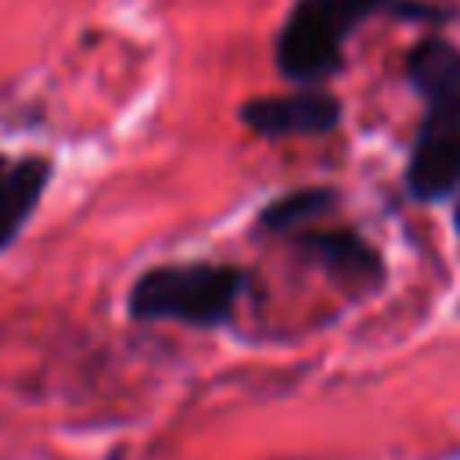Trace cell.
Listing matches in <instances>:
<instances>
[{"mask_svg":"<svg viewBox=\"0 0 460 460\" xmlns=\"http://www.w3.org/2000/svg\"><path fill=\"white\" fill-rule=\"evenodd\" d=\"M244 273L226 262H169L144 270L126 298L133 320H176L187 327H219L234 316Z\"/></svg>","mask_w":460,"mask_h":460,"instance_id":"6da1fadb","label":"cell"},{"mask_svg":"<svg viewBox=\"0 0 460 460\" xmlns=\"http://www.w3.org/2000/svg\"><path fill=\"white\" fill-rule=\"evenodd\" d=\"M406 79L424 108L460 104V47L446 36H424L406 54Z\"/></svg>","mask_w":460,"mask_h":460,"instance_id":"52a82bcc","label":"cell"},{"mask_svg":"<svg viewBox=\"0 0 460 460\" xmlns=\"http://www.w3.org/2000/svg\"><path fill=\"white\" fill-rule=\"evenodd\" d=\"M406 190L424 205L446 201L460 190V104L424 108L406 162Z\"/></svg>","mask_w":460,"mask_h":460,"instance_id":"3957f363","label":"cell"},{"mask_svg":"<svg viewBox=\"0 0 460 460\" xmlns=\"http://www.w3.org/2000/svg\"><path fill=\"white\" fill-rule=\"evenodd\" d=\"M50 183V162L40 155H0V252L22 234V226L40 208Z\"/></svg>","mask_w":460,"mask_h":460,"instance_id":"5b68a950","label":"cell"},{"mask_svg":"<svg viewBox=\"0 0 460 460\" xmlns=\"http://www.w3.org/2000/svg\"><path fill=\"white\" fill-rule=\"evenodd\" d=\"M395 0H295L277 32V68L295 86H320L341 68L345 40Z\"/></svg>","mask_w":460,"mask_h":460,"instance_id":"7a4b0ae2","label":"cell"},{"mask_svg":"<svg viewBox=\"0 0 460 460\" xmlns=\"http://www.w3.org/2000/svg\"><path fill=\"white\" fill-rule=\"evenodd\" d=\"M341 101L323 86H295L273 97H252L241 104V122L266 137H320L341 126Z\"/></svg>","mask_w":460,"mask_h":460,"instance_id":"277c9868","label":"cell"},{"mask_svg":"<svg viewBox=\"0 0 460 460\" xmlns=\"http://www.w3.org/2000/svg\"><path fill=\"white\" fill-rule=\"evenodd\" d=\"M338 205V190L331 187H302L291 194H280L277 201H270L259 216V226L266 234H302L313 219L327 216Z\"/></svg>","mask_w":460,"mask_h":460,"instance_id":"ba28073f","label":"cell"},{"mask_svg":"<svg viewBox=\"0 0 460 460\" xmlns=\"http://www.w3.org/2000/svg\"><path fill=\"white\" fill-rule=\"evenodd\" d=\"M453 219H456V237H460V201H456V212H453Z\"/></svg>","mask_w":460,"mask_h":460,"instance_id":"9c48e42d","label":"cell"},{"mask_svg":"<svg viewBox=\"0 0 460 460\" xmlns=\"http://www.w3.org/2000/svg\"><path fill=\"white\" fill-rule=\"evenodd\" d=\"M298 244L349 288H374L381 280V255L356 230H302Z\"/></svg>","mask_w":460,"mask_h":460,"instance_id":"8992f818","label":"cell"}]
</instances>
